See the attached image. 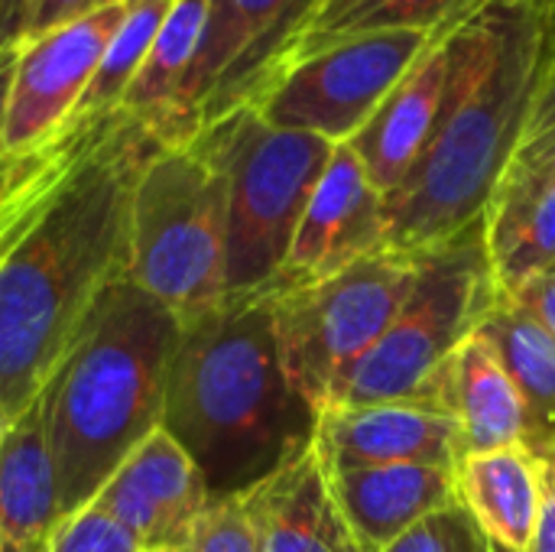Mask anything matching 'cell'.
Instances as JSON below:
<instances>
[{
    "mask_svg": "<svg viewBox=\"0 0 555 552\" xmlns=\"http://www.w3.org/2000/svg\"><path fill=\"white\" fill-rule=\"evenodd\" d=\"M156 146L130 114L101 117L0 257V429L46 390L107 283L124 277L130 195Z\"/></svg>",
    "mask_w": 555,
    "mask_h": 552,
    "instance_id": "obj_1",
    "label": "cell"
},
{
    "mask_svg": "<svg viewBox=\"0 0 555 552\" xmlns=\"http://www.w3.org/2000/svg\"><path fill=\"white\" fill-rule=\"evenodd\" d=\"M446 111L403 182L384 195V251L416 257L481 221L511 169L550 75L543 10L485 0L455 26Z\"/></svg>",
    "mask_w": 555,
    "mask_h": 552,
    "instance_id": "obj_2",
    "label": "cell"
},
{
    "mask_svg": "<svg viewBox=\"0 0 555 552\" xmlns=\"http://www.w3.org/2000/svg\"><path fill=\"white\" fill-rule=\"evenodd\" d=\"M315 423L286 377L267 293L228 296L179 325L163 426L192 455L211 498H237L309 452Z\"/></svg>",
    "mask_w": 555,
    "mask_h": 552,
    "instance_id": "obj_3",
    "label": "cell"
},
{
    "mask_svg": "<svg viewBox=\"0 0 555 552\" xmlns=\"http://www.w3.org/2000/svg\"><path fill=\"white\" fill-rule=\"evenodd\" d=\"M179 319L117 277L46 384V426L62 521L94 501L117 465L163 426Z\"/></svg>",
    "mask_w": 555,
    "mask_h": 552,
    "instance_id": "obj_4",
    "label": "cell"
},
{
    "mask_svg": "<svg viewBox=\"0 0 555 552\" xmlns=\"http://www.w3.org/2000/svg\"><path fill=\"white\" fill-rule=\"evenodd\" d=\"M124 273L179 325L228 299V189L195 146H156L137 172Z\"/></svg>",
    "mask_w": 555,
    "mask_h": 552,
    "instance_id": "obj_5",
    "label": "cell"
},
{
    "mask_svg": "<svg viewBox=\"0 0 555 552\" xmlns=\"http://www.w3.org/2000/svg\"><path fill=\"white\" fill-rule=\"evenodd\" d=\"M228 189V296L263 293L296 238L335 143L267 124L244 107L192 140Z\"/></svg>",
    "mask_w": 555,
    "mask_h": 552,
    "instance_id": "obj_6",
    "label": "cell"
},
{
    "mask_svg": "<svg viewBox=\"0 0 555 552\" xmlns=\"http://www.w3.org/2000/svg\"><path fill=\"white\" fill-rule=\"evenodd\" d=\"M485 218L416 254V280L377 345L345 374L332 407L413 403L423 384L498 309Z\"/></svg>",
    "mask_w": 555,
    "mask_h": 552,
    "instance_id": "obj_7",
    "label": "cell"
},
{
    "mask_svg": "<svg viewBox=\"0 0 555 552\" xmlns=\"http://www.w3.org/2000/svg\"><path fill=\"white\" fill-rule=\"evenodd\" d=\"M413 280L416 257L377 251L328 280L270 296L286 377L315 416L387 332Z\"/></svg>",
    "mask_w": 555,
    "mask_h": 552,
    "instance_id": "obj_8",
    "label": "cell"
},
{
    "mask_svg": "<svg viewBox=\"0 0 555 552\" xmlns=\"http://www.w3.org/2000/svg\"><path fill=\"white\" fill-rule=\"evenodd\" d=\"M436 33H367L296 59L254 107L267 124L351 143Z\"/></svg>",
    "mask_w": 555,
    "mask_h": 552,
    "instance_id": "obj_9",
    "label": "cell"
},
{
    "mask_svg": "<svg viewBox=\"0 0 555 552\" xmlns=\"http://www.w3.org/2000/svg\"><path fill=\"white\" fill-rule=\"evenodd\" d=\"M319 0H208L205 33L182 94V143L257 107L293 59Z\"/></svg>",
    "mask_w": 555,
    "mask_h": 552,
    "instance_id": "obj_10",
    "label": "cell"
},
{
    "mask_svg": "<svg viewBox=\"0 0 555 552\" xmlns=\"http://www.w3.org/2000/svg\"><path fill=\"white\" fill-rule=\"evenodd\" d=\"M124 13L127 0H107L42 36L23 39L3 120L7 159H26L72 127Z\"/></svg>",
    "mask_w": 555,
    "mask_h": 552,
    "instance_id": "obj_11",
    "label": "cell"
},
{
    "mask_svg": "<svg viewBox=\"0 0 555 552\" xmlns=\"http://www.w3.org/2000/svg\"><path fill=\"white\" fill-rule=\"evenodd\" d=\"M384 195L374 189L351 143H338L289 244L276 280L263 290L283 296L328 280L361 257L384 251Z\"/></svg>",
    "mask_w": 555,
    "mask_h": 552,
    "instance_id": "obj_12",
    "label": "cell"
},
{
    "mask_svg": "<svg viewBox=\"0 0 555 552\" xmlns=\"http://www.w3.org/2000/svg\"><path fill=\"white\" fill-rule=\"evenodd\" d=\"M143 552L189 550L211 504L205 475L166 426L153 429L101 485L94 501Z\"/></svg>",
    "mask_w": 555,
    "mask_h": 552,
    "instance_id": "obj_13",
    "label": "cell"
},
{
    "mask_svg": "<svg viewBox=\"0 0 555 552\" xmlns=\"http://www.w3.org/2000/svg\"><path fill=\"white\" fill-rule=\"evenodd\" d=\"M315 452L325 468L433 465L455 472L465 459L462 426L416 403L332 407L315 423Z\"/></svg>",
    "mask_w": 555,
    "mask_h": 552,
    "instance_id": "obj_14",
    "label": "cell"
},
{
    "mask_svg": "<svg viewBox=\"0 0 555 552\" xmlns=\"http://www.w3.org/2000/svg\"><path fill=\"white\" fill-rule=\"evenodd\" d=\"M462 23V20H459ZM455 23V26H459ZM455 26L433 36L426 52L387 94L377 114L351 140V150L364 163L380 195L393 192L426 150L455 81Z\"/></svg>",
    "mask_w": 555,
    "mask_h": 552,
    "instance_id": "obj_15",
    "label": "cell"
},
{
    "mask_svg": "<svg viewBox=\"0 0 555 552\" xmlns=\"http://www.w3.org/2000/svg\"><path fill=\"white\" fill-rule=\"evenodd\" d=\"M416 407L452 416L465 436V455L524 446L527 416L507 371L475 332L423 384Z\"/></svg>",
    "mask_w": 555,
    "mask_h": 552,
    "instance_id": "obj_16",
    "label": "cell"
},
{
    "mask_svg": "<svg viewBox=\"0 0 555 552\" xmlns=\"http://www.w3.org/2000/svg\"><path fill=\"white\" fill-rule=\"evenodd\" d=\"M325 478L351 540L371 552H384L420 521L455 501V472L433 465L325 468Z\"/></svg>",
    "mask_w": 555,
    "mask_h": 552,
    "instance_id": "obj_17",
    "label": "cell"
},
{
    "mask_svg": "<svg viewBox=\"0 0 555 552\" xmlns=\"http://www.w3.org/2000/svg\"><path fill=\"white\" fill-rule=\"evenodd\" d=\"M241 501L257 552H341L351 543L315 446L244 491Z\"/></svg>",
    "mask_w": 555,
    "mask_h": 552,
    "instance_id": "obj_18",
    "label": "cell"
},
{
    "mask_svg": "<svg viewBox=\"0 0 555 552\" xmlns=\"http://www.w3.org/2000/svg\"><path fill=\"white\" fill-rule=\"evenodd\" d=\"M59 514V485L46 426V390L0 429V540L46 552Z\"/></svg>",
    "mask_w": 555,
    "mask_h": 552,
    "instance_id": "obj_19",
    "label": "cell"
},
{
    "mask_svg": "<svg viewBox=\"0 0 555 552\" xmlns=\"http://www.w3.org/2000/svg\"><path fill=\"white\" fill-rule=\"evenodd\" d=\"M485 241L501 299L555 267V172L507 169L488 211Z\"/></svg>",
    "mask_w": 555,
    "mask_h": 552,
    "instance_id": "obj_20",
    "label": "cell"
},
{
    "mask_svg": "<svg viewBox=\"0 0 555 552\" xmlns=\"http://www.w3.org/2000/svg\"><path fill=\"white\" fill-rule=\"evenodd\" d=\"M546 468L524 446L465 455L455 468V498L494 547L527 552L543 514Z\"/></svg>",
    "mask_w": 555,
    "mask_h": 552,
    "instance_id": "obj_21",
    "label": "cell"
},
{
    "mask_svg": "<svg viewBox=\"0 0 555 552\" xmlns=\"http://www.w3.org/2000/svg\"><path fill=\"white\" fill-rule=\"evenodd\" d=\"M208 0H172L120 111L159 146H182V94L205 33Z\"/></svg>",
    "mask_w": 555,
    "mask_h": 552,
    "instance_id": "obj_22",
    "label": "cell"
},
{
    "mask_svg": "<svg viewBox=\"0 0 555 552\" xmlns=\"http://www.w3.org/2000/svg\"><path fill=\"white\" fill-rule=\"evenodd\" d=\"M478 335L488 342L511 384L520 394L530 449L543 465L555 462V338L520 306L501 299L481 322Z\"/></svg>",
    "mask_w": 555,
    "mask_h": 552,
    "instance_id": "obj_23",
    "label": "cell"
},
{
    "mask_svg": "<svg viewBox=\"0 0 555 552\" xmlns=\"http://www.w3.org/2000/svg\"><path fill=\"white\" fill-rule=\"evenodd\" d=\"M481 3L485 0H319L302 36L296 39L289 65L328 42L351 39V36L397 33V29L442 33L459 20H465L468 13H475Z\"/></svg>",
    "mask_w": 555,
    "mask_h": 552,
    "instance_id": "obj_24",
    "label": "cell"
},
{
    "mask_svg": "<svg viewBox=\"0 0 555 552\" xmlns=\"http://www.w3.org/2000/svg\"><path fill=\"white\" fill-rule=\"evenodd\" d=\"M169 7H172V0H127V13L98 62V72L75 111V120H98V117L120 111V101H124L127 88L133 85L140 65L146 62V52H150Z\"/></svg>",
    "mask_w": 555,
    "mask_h": 552,
    "instance_id": "obj_25",
    "label": "cell"
},
{
    "mask_svg": "<svg viewBox=\"0 0 555 552\" xmlns=\"http://www.w3.org/2000/svg\"><path fill=\"white\" fill-rule=\"evenodd\" d=\"M384 552H494V543L455 498L449 508L420 521Z\"/></svg>",
    "mask_w": 555,
    "mask_h": 552,
    "instance_id": "obj_26",
    "label": "cell"
},
{
    "mask_svg": "<svg viewBox=\"0 0 555 552\" xmlns=\"http://www.w3.org/2000/svg\"><path fill=\"white\" fill-rule=\"evenodd\" d=\"M46 552H143L137 540L111 521L98 504H85L72 517H65Z\"/></svg>",
    "mask_w": 555,
    "mask_h": 552,
    "instance_id": "obj_27",
    "label": "cell"
},
{
    "mask_svg": "<svg viewBox=\"0 0 555 552\" xmlns=\"http://www.w3.org/2000/svg\"><path fill=\"white\" fill-rule=\"evenodd\" d=\"M189 552H257L250 517L237 498H211L205 508Z\"/></svg>",
    "mask_w": 555,
    "mask_h": 552,
    "instance_id": "obj_28",
    "label": "cell"
},
{
    "mask_svg": "<svg viewBox=\"0 0 555 552\" xmlns=\"http://www.w3.org/2000/svg\"><path fill=\"white\" fill-rule=\"evenodd\" d=\"M550 159H555V68H550V75H546L537 101H533L524 143H520L511 166L537 169V166H546Z\"/></svg>",
    "mask_w": 555,
    "mask_h": 552,
    "instance_id": "obj_29",
    "label": "cell"
},
{
    "mask_svg": "<svg viewBox=\"0 0 555 552\" xmlns=\"http://www.w3.org/2000/svg\"><path fill=\"white\" fill-rule=\"evenodd\" d=\"M20 46H3L0 49V198L23 179V172L29 169L33 156L26 159H7L3 156V120H7V101H10V85H13V68H16V59H20Z\"/></svg>",
    "mask_w": 555,
    "mask_h": 552,
    "instance_id": "obj_30",
    "label": "cell"
},
{
    "mask_svg": "<svg viewBox=\"0 0 555 552\" xmlns=\"http://www.w3.org/2000/svg\"><path fill=\"white\" fill-rule=\"evenodd\" d=\"M504 299L514 303V306H520L524 312H530L555 338V270L537 277V280H530V283H524L517 293H511Z\"/></svg>",
    "mask_w": 555,
    "mask_h": 552,
    "instance_id": "obj_31",
    "label": "cell"
},
{
    "mask_svg": "<svg viewBox=\"0 0 555 552\" xmlns=\"http://www.w3.org/2000/svg\"><path fill=\"white\" fill-rule=\"evenodd\" d=\"M91 7H98V0H36L23 39L42 36V33H49V29H55V26L75 20V16H81V13H88Z\"/></svg>",
    "mask_w": 555,
    "mask_h": 552,
    "instance_id": "obj_32",
    "label": "cell"
},
{
    "mask_svg": "<svg viewBox=\"0 0 555 552\" xmlns=\"http://www.w3.org/2000/svg\"><path fill=\"white\" fill-rule=\"evenodd\" d=\"M33 3L36 0H0V49L23 42Z\"/></svg>",
    "mask_w": 555,
    "mask_h": 552,
    "instance_id": "obj_33",
    "label": "cell"
},
{
    "mask_svg": "<svg viewBox=\"0 0 555 552\" xmlns=\"http://www.w3.org/2000/svg\"><path fill=\"white\" fill-rule=\"evenodd\" d=\"M527 552H555V465L546 468V491H543V514Z\"/></svg>",
    "mask_w": 555,
    "mask_h": 552,
    "instance_id": "obj_34",
    "label": "cell"
},
{
    "mask_svg": "<svg viewBox=\"0 0 555 552\" xmlns=\"http://www.w3.org/2000/svg\"><path fill=\"white\" fill-rule=\"evenodd\" d=\"M543 26H546V55H550V68H555V0L543 10Z\"/></svg>",
    "mask_w": 555,
    "mask_h": 552,
    "instance_id": "obj_35",
    "label": "cell"
},
{
    "mask_svg": "<svg viewBox=\"0 0 555 552\" xmlns=\"http://www.w3.org/2000/svg\"><path fill=\"white\" fill-rule=\"evenodd\" d=\"M39 211H42V208H39ZM29 224H33V218H29V221H26V224H23L20 231H13V234H7V238H0V257H3L7 251H10V244H13V241H16V238H20V234H23V231L29 228Z\"/></svg>",
    "mask_w": 555,
    "mask_h": 552,
    "instance_id": "obj_36",
    "label": "cell"
},
{
    "mask_svg": "<svg viewBox=\"0 0 555 552\" xmlns=\"http://www.w3.org/2000/svg\"><path fill=\"white\" fill-rule=\"evenodd\" d=\"M341 552H371V550H364V547H358V543L351 540V543H348V547H345V550H341Z\"/></svg>",
    "mask_w": 555,
    "mask_h": 552,
    "instance_id": "obj_37",
    "label": "cell"
},
{
    "mask_svg": "<svg viewBox=\"0 0 555 552\" xmlns=\"http://www.w3.org/2000/svg\"><path fill=\"white\" fill-rule=\"evenodd\" d=\"M511 169H517V166H511ZM537 169H550V172H555V159H550L546 166H537Z\"/></svg>",
    "mask_w": 555,
    "mask_h": 552,
    "instance_id": "obj_38",
    "label": "cell"
},
{
    "mask_svg": "<svg viewBox=\"0 0 555 552\" xmlns=\"http://www.w3.org/2000/svg\"><path fill=\"white\" fill-rule=\"evenodd\" d=\"M530 3H537V7H540V10H546V7H550V3H553V0H530Z\"/></svg>",
    "mask_w": 555,
    "mask_h": 552,
    "instance_id": "obj_39",
    "label": "cell"
},
{
    "mask_svg": "<svg viewBox=\"0 0 555 552\" xmlns=\"http://www.w3.org/2000/svg\"><path fill=\"white\" fill-rule=\"evenodd\" d=\"M0 552H23V550H13L10 543H3V540H0Z\"/></svg>",
    "mask_w": 555,
    "mask_h": 552,
    "instance_id": "obj_40",
    "label": "cell"
},
{
    "mask_svg": "<svg viewBox=\"0 0 555 552\" xmlns=\"http://www.w3.org/2000/svg\"><path fill=\"white\" fill-rule=\"evenodd\" d=\"M42 205H46V202H42ZM36 215H39V211H36ZM36 215H33V218H36ZM23 224H26V221H23ZM23 224H20V228H23ZM20 228H13V231H20ZM13 231H10V234H13ZM3 238H7V234H3Z\"/></svg>",
    "mask_w": 555,
    "mask_h": 552,
    "instance_id": "obj_41",
    "label": "cell"
},
{
    "mask_svg": "<svg viewBox=\"0 0 555 552\" xmlns=\"http://www.w3.org/2000/svg\"><path fill=\"white\" fill-rule=\"evenodd\" d=\"M494 552H511V550H504V547H494Z\"/></svg>",
    "mask_w": 555,
    "mask_h": 552,
    "instance_id": "obj_42",
    "label": "cell"
},
{
    "mask_svg": "<svg viewBox=\"0 0 555 552\" xmlns=\"http://www.w3.org/2000/svg\"><path fill=\"white\" fill-rule=\"evenodd\" d=\"M98 3H107V0H98Z\"/></svg>",
    "mask_w": 555,
    "mask_h": 552,
    "instance_id": "obj_43",
    "label": "cell"
},
{
    "mask_svg": "<svg viewBox=\"0 0 555 552\" xmlns=\"http://www.w3.org/2000/svg\"><path fill=\"white\" fill-rule=\"evenodd\" d=\"M176 552H189V550H176Z\"/></svg>",
    "mask_w": 555,
    "mask_h": 552,
    "instance_id": "obj_44",
    "label": "cell"
},
{
    "mask_svg": "<svg viewBox=\"0 0 555 552\" xmlns=\"http://www.w3.org/2000/svg\"><path fill=\"white\" fill-rule=\"evenodd\" d=\"M553 465H555V462H553Z\"/></svg>",
    "mask_w": 555,
    "mask_h": 552,
    "instance_id": "obj_45",
    "label": "cell"
},
{
    "mask_svg": "<svg viewBox=\"0 0 555 552\" xmlns=\"http://www.w3.org/2000/svg\"><path fill=\"white\" fill-rule=\"evenodd\" d=\"M553 270H555V267H553Z\"/></svg>",
    "mask_w": 555,
    "mask_h": 552,
    "instance_id": "obj_46",
    "label": "cell"
}]
</instances>
